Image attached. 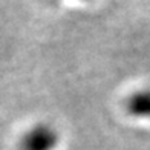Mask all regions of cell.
I'll use <instances>...</instances> for the list:
<instances>
[{
  "label": "cell",
  "mask_w": 150,
  "mask_h": 150,
  "mask_svg": "<svg viewBox=\"0 0 150 150\" xmlns=\"http://www.w3.org/2000/svg\"><path fill=\"white\" fill-rule=\"evenodd\" d=\"M58 144V133L49 124H35L20 139V150H54Z\"/></svg>",
  "instance_id": "cell-1"
},
{
  "label": "cell",
  "mask_w": 150,
  "mask_h": 150,
  "mask_svg": "<svg viewBox=\"0 0 150 150\" xmlns=\"http://www.w3.org/2000/svg\"><path fill=\"white\" fill-rule=\"evenodd\" d=\"M126 110L135 118H150V89L136 91L126 100Z\"/></svg>",
  "instance_id": "cell-2"
}]
</instances>
